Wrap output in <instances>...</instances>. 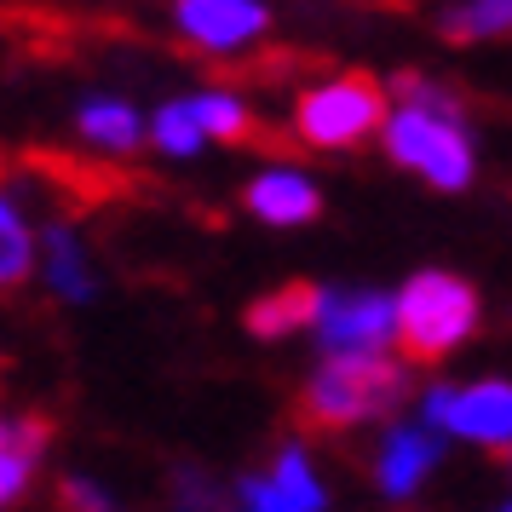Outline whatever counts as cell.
I'll use <instances>...</instances> for the list:
<instances>
[{
  "label": "cell",
  "mask_w": 512,
  "mask_h": 512,
  "mask_svg": "<svg viewBox=\"0 0 512 512\" xmlns=\"http://www.w3.org/2000/svg\"><path fill=\"white\" fill-rule=\"evenodd\" d=\"M173 18H179L190 47L202 52H236L254 35H265V24H271L259 0H179Z\"/></svg>",
  "instance_id": "cell-6"
},
{
  "label": "cell",
  "mask_w": 512,
  "mask_h": 512,
  "mask_svg": "<svg viewBox=\"0 0 512 512\" xmlns=\"http://www.w3.org/2000/svg\"><path fill=\"white\" fill-rule=\"evenodd\" d=\"M242 512H323V484L311 478L300 449H282L277 455V472L271 478H242L236 489Z\"/></svg>",
  "instance_id": "cell-7"
},
{
  "label": "cell",
  "mask_w": 512,
  "mask_h": 512,
  "mask_svg": "<svg viewBox=\"0 0 512 512\" xmlns=\"http://www.w3.org/2000/svg\"><path fill=\"white\" fill-rule=\"evenodd\" d=\"M47 277L64 300H93V271L75 248V231L70 225H52L47 231Z\"/></svg>",
  "instance_id": "cell-14"
},
{
  "label": "cell",
  "mask_w": 512,
  "mask_h": 512,
  "mask_svg": "<svg viewBox=\"0 0 512 512\" xmlns=\"http://www.w3.org/2000/svg\"><path fill=\"white\" fill-rule=\"evenodd\" d=\"M397 305V340L409 363H438L461 346L478 323V294L449 271H420Z\"/></svg>",
  "instance_id": "cell-2"
},
{
  "label": "cell",
  "mask_w": 512,
  "mask_h": 512,
  "mask_svg": "<svg viewBox=\"0 0 512 512\" xmlns=\"http://www.w3.org/2000/svg\"><path fill=\"white\" fill-rule=\"evenodd\" d=\"M75 127H81V133H87L93 144H110V150H133V144L144 139L139 116H133L127 104H110V98H93V104H81Z\"/></svg>",
  "instance_id": "cell-15"
},
{
  "label": "cell",
  "mask_w": 512,
  "mask_h": 512,
  "mask_svg": "<svg viewBox=\"0 0 512 512\" xmlns=\"http://www.w3.org/2000/svg\"><path fill=\"white\" fill-rule=\"evenodd\" d=\"M386 150H392V162L420 167L438 190H461L466 179H472V144H466L461 121L415 110V104H403V110L386 121Z\"/></svg>",
  "instance_id": "cell-4"
},
{
  "label": "cell",
  "mask_w": 512,
  "mask_h": 512,
  "mask_svg": "<svg viewBox=\"0 0 512 512\" xmlns=\"http://www.w3.org/2000/svg\"><path fill=\"white\" fill-rule=\"evenodd\" d=\"M29 271H35V236H29L24 213L0 196V288L29 282Z\"/></svg>",
  "instance_id": "cell-16"
},
{
  "label": "cell",
  "mask_w": 512,
  "mask_h": 512,
  "mask_svg": "<svg viewBox=\"0 0 512 512\" xmlns=\"http://www.w3.org/2000/svg\"><path fill=\"white\" fill-rule=\"evenodd\" d=\"M52 443L47 415H0V507H12Z\"/></svg>",
  "instance_id": "cell-9"
},
{
  "label": "cell",
  "mask_w": 512,
  "mask_h": 512,
  "mask_svg": "<svg viewBox=\"0 0 512 512\" xmlns=\"http://www.w3.org/2000/svg\"><path fill=\"white\" fill-rule=\"evenodd\" d=\"M294 127H300V144H317V150H351L363 144L374 127H386V87L374 75H340V81H323L300 98L294 110Z\"/></svg>",
  "instance_id": "cell-3"
},
{
  "label": "cell",
  "mask_w": 512,
  "mask_h": 512,
  "mask_svg": "<svg viewBox=\"0 0 512 512\" xmlns=\"http://www.w3.org/2000/svg\"><path fill=\"white\" fill-rule=\"evenodd\" d=\"M317 305H323L317 282H282L277 294L248 305V328H254L259 340H277V334H294V328L317 323Z\"/></svg>",
  "instance_id": "cell-12"
},
{
  "label": "cell",
  "mask_w": 512,
  "mask_h": 512,
  "mask_svg": "<svg viewBox=\"0 0 512 512\" xmlns=\"http://www.w3.org/2000/svg\"><path fill=\"white\" fill-rule=\"evenodd\" d=\"M317 334L328 351H380L397 334V305L386 294H323Z\"/></svg>",
  "instance_id": "cell-5"
},
{
  "label": "cell",
  "mask_w": 512,
  "mask_h": 512,
  "mask_svg": "<svg viewBox=\"0 0 512 512\" xmlns=\"http://www.w3.org/2000/svg\"><path fill=\"white\" fill-rule=\"evenodd\" d=\"M58 507L64 512H116V501L98 484H87V478H64V484H58Z\"/></svg>",
  "instance_id": "cell-20"
},
{
  "label": "cell",
  "mask_w": 512,
  "mask_h": 512,
  "mask_svg": "<svg viewBox=\"0 0 512 512\" xmlns=\"http://www.w3.org/2000/svg\"><path fill=\"white\" fill-rule=\"evenodd\" d=\"M156 144H162L167 156H196L202 150V127L190 116V98L185 104H167L162 116H156Z\"/></svg>",
  "instance_id": "cell-19"
},
{
  "label": "cell",
  "mask_w": 512,
  "mask_h": 512,
  "mask_svg": "<svg viewBox=\"0 0 512 512\" xmlns=\"http://www.w3.org/2000/svg\"><path fill=\"white\" fill-rule=\"evenodd\" d=\"M443 426L478 443H512V386L507 380H478L466 392H449Z\"/></svg>",
  "instance_id": "cell-8"
},
{
  "label": "cell",
  "mask_w": 512,
  "mask_h": 512,
  "mask_svg": "<svg viewBox=\"0 0 512 512\" xmlns=\"http://www.w3.org/2000/svg\"><path fill=\"white\" fill-rule=\"evenodd\" d=\"M248 208L259 219H271V225H305V219H317L323 208V196L317 185L294 173V167H271V173H259L254 185H248Z\"/></svg>",
  "instance_id": "cell-10"
},
{
  "label": "cell",
  "mask_w": 512,
  "mask_h": 512,
  "mask_svg": "<svg viewBox=\"0 0 512 512\" xmlns=\"http://www.w3.org/2000/svg\"><path fill=\"white\" fill-rule=\"evenodd\" d=\"M403 397H409L403 363L380 357V351H328V363L311 374V386L300 397V420L317 432H346L357 420L397 409Z\"/></svg>",
  "instance_id": "cell-1"
},
{
  "label": "cell",
  "mask_w": 512,
  "mask_h": 512,
  "mask_svg": "<svg viewBox=\"0 0 512 512\" xmlns=\"http://www.w3.org/2000/svg\"><path fill=\"white\" fill-rule=\"evenodd\" d=\"M173 507L179 512H242L236 501H225L219 484H213L208 472H196V466H179V472H173Z\"/></svg>",
  "instance_id": "cell-18"
},
{
  "label": "cell",
  "mask_w": 512,
  "mask_h": 512,
  "mask_svg": "<svg viewBox=\"0 0 512 512\" xmlns=\"http://www.w3.org/2000/svg\"><path fill=\"white\" fill-rule=\"evenodd\" d=\"M507 512H512V507H507Z\"/></svg>",
  "instance_id": "cell-21"
},
{
  "label": "cell",
  "mask_w": 512,
  "mask_h": 512,
  "mask_svg": "<svg viewBox=\"0 0 512 512\" xmlns=\"http://www.w3.org/2000/svg\"><path fill=\"white\" fill-rule=\"evenodd\" d=\"M190 116L202 127V139H225V144H271L265 139V127H259L231 93H202L190 98Z\"/></svg>",
  "instance_id": "cell-13"
},
{
  "label": "cell",
  "mask_w": 512,
  "mask_h": 512,
  "mask_svg": "<svg viewBox=\"0 0 512 512\" xmlns=\"http://www.w3.org/2000/svg\"><path fill=\"white\" fill-rule=\"evenodd\" d=\"M501 29H512V0H472V6L443 18L449 41H484V35H501Z\"/></svg>",
  "instance_id": "cell-17"
},
{
  "label": "cell",
  "mask_w": 512,
  "mask_h": 512,
  "mask_svg": "<svg viewBox=\"0 0 512 512\" xmlns=\"http://www.w3.org/2000/svg\"><path fill=\"white\" fill-rule=\"evenodd\" d=\"M432 461H438V438H432V426L420 432V426H397L392 438H386V449H380V489L386 495H415L420 478L432 472Z\"/></svg>",
  "instance_id": "cell-11"
}]
</instances>
